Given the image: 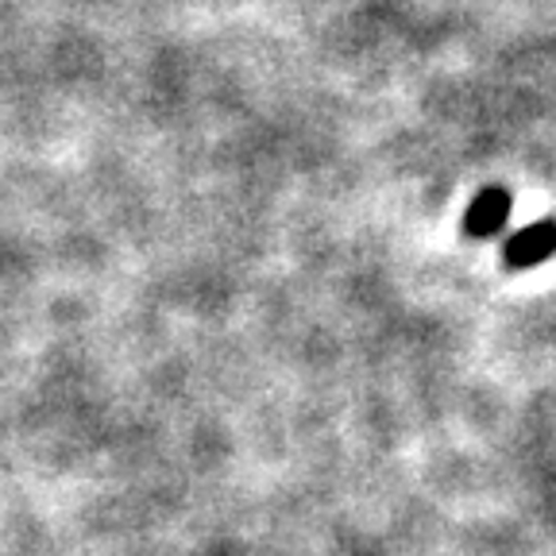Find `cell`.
I'll list each match as a JSON object with an SVG mask.
<instances>
[{"label":"cell","instance_id":"cell-2","mask_svg":"<svg viewBox=\"0 0 556 556\" xmlns=\"http://www.w3.org/2000/svg\"><path fill=\"white\" fill-rule=\"evenodd\" d=\"M506 213H510V193L506 190H483L476 198V205L468 208L464 228H468L471 236H491V232L503 228Z\"/></svg>","mask_w":556,"mask_h":556},{"label":"cell","instance_id":"cell-1","mask_svg":"<svg viewBox=\"0 0 556 556\" xmlns=\"http://www.w3.org/2000/svg\"><path fill=\"white\" fill-rule=\"evenodd\" d=\"M553 252H556L553 220H541V225L526 228V232H518L510 243H506V260H510V267H530V263H541Z\"/></svg>","mask_w":556,"mask_h":556}]
</instances>
